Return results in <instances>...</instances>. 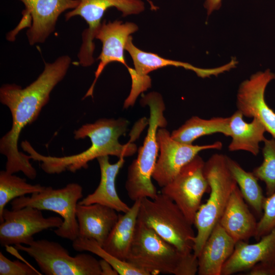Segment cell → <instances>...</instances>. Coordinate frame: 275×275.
Listing matches in <instances>:
<instances>
[{"label": "cell", "instance_id": "obj_24", "mask_svg": "<svg viewBox=\"0 0 275 275\" xmlns=\"http://www.w3.org/2000/svg\"><path fill=\"white\" fill-rule=\"evenodd\" d=\"M229 121L230 117L204 119L193 116L173 130L171 134L174 140L187 144H193L196 140L202 136L216 133L230 136Z\"/></svg>", "mask_w": 275, "mask_h": 275}, {"label": "cell", "instance_id": "obj_10", "mask_svg": "<svg viewBox=\"0 0 275 275\" xmlns=\"http://www.w3.org/2000/svg\"><path fill=\"white\" fill-rule=\"evenodd\" d=\"M25 7L20 22L6 39L14 41L21 30L28 27L26 35L30 45L43 43L55 30L60 15L75 9L79 0H18Z\"/></svg>", "mask_w": 275, "mask_h": 275}, {"label": "cell", "instance_id": "obj_26", "mask_svg": "<svg viewBox=\"0 0 275 275\" xmlns=\"http://www.w3.org/2000/svg\"><path fill=\"white\" fill-rule=\"evenodd\" d=\"M45 186L39 184L33 185L24 178L11 174L6 170L0 172V222L6 205L13 200L27 194L41 191Z\"/></svg>", "mask_w": 275, "mask_h": 275}, {"label": "cell", "instance_id": "obj_21", "mask_svg": "<svg viewBox=\"0 0 275 275\" xmlns=\"http://www.w3.org/2000/svg\"><path fill=\"white\" fill-rule=\"evenodd\" d=\"M100 170L99 184L93 193L80 200L79 204H100L116 210L118 212H127L130 207L122 201L117 193L115 182L120 170L123 167L124 158H119L115 163H111L108 156L97 158Z\"/></svg>", "mask_w": 275, "mask_h": 275}, {"label": "cell", "instance_id": "obj_32", "mask_svg": "<svg viewBox=\"0 0 275 275\" xmlns=\"http://www.w3.org/2000/svg\"><path fill=\"white\" fill-rule=\"evenodd\" d=\"M102 275H118V272L107 262L101 259L100 260Z\"/></svg>", "mask_w": 275, "mask_h": 275}, {"label": "cell", "instance_id": "obj_25", "mask_svg": "<svg viewBox=\"0 0 275 275\" xmlns=\"http://www.w3.org/2000/svg\"><path fill=\"white\" fill-rule=\"evenodd\" d=\"M228 168L235 180L244 200L258 214L263 213L264 197L258 179L236 161L227 156Z\"/></svg>", "mask_w": 275, "mask_h": 275}, {"label": "cell", "instance_id": "obj_29", "mask_svg": "<svg viewBox=\"0 0 275 275\" xmlns=\"http://www.w3.org/2000/svg\"><path fill=\"white\" fill-rule=\"evenodd\" d=\"M275 228V192L265 198L262 215L258 222L255 239L258 241Z\"/></svg>", "mask_w": 275, "mask_h": 275}, {"label": "cell", "instance_id": "obj_12", "mask_svg": "<svg viewBox=\"0 0 275 275\" xmlns=\"http://www.w3.org/2000/svg\"><path fill=\"white\" fill-rule=\"evenodd\" d=\"M205 162L197 155L161 187L160 192L175 203L193 225L204 194L210 190L204 171Z\"/></svg>", "mask_w": 275, "mask_h": 275}, {"label": "cell", "instance_id": "obj_4", "mask_svg": "<svg viewBox=\"0 0 275 275\" xmlns=\"http://www.w3.org/2000/svg\"><path fill=\"white\" fill-rule=\"evenodd\" d=\"M141 102L149 106L150 117L143 144L138 149L136 158L128 168L125 187L128 197L133 202L144 198L153 199L158 194L151 180L159 151L157 132L159 128L167 125L163 115L165 104L160 94L151 92L143 96Z\"/></svg>", "mask_w": 275, "mask_h": 275}, {"label": "cell", "instance_id": "obj_20", "mask_svg": "<svg viewBox=\"0 0 275 275\" xmlns=\"http://www.w3.org/2000/svg\"><path fill=\"white\" fill-rule=\"evenodd\" d=\"M236 242L219 223L213 229L198 257L199 275H222L224 264L233 253Z\"/></svg>", "mask_w": 275, "mask_h": 275}, {"label": "cell", "instance_id": "obj_1", "mask_svg": "<svg viewBox=\"0 0 275 275\" xmlns=\"http://www.w3.org/2000/svg\"><path fill=\"white\" fill-rule=\"evenodd\" d=\"M71 63L68 55L60 56L52 63L44 62V68L37 78L25 88L6 84L0 88V101L11 114V129L0 140V152L7 158L6 171L11 174L22 172L34 179L37 171L31 163L29 155L18 150L21 131L38 117L48 103L52 90L65 76Z\"/></svg>", "mask_w": 275, "mask_h": 275}, {"label": "cell", "instance_id": "obj_27", "mask_svg": "<svg viewBox=\"0 0 275 275\" xmlns=\"http://www.w3.org/2000/svg\"><path fill=\"white\" fill-rule=\"evenodd\" d=\"M72 246L76 251L91 252L109 264L120 275H148L144 270L127 261H122L106 252L95 240L78 237L72 241Z\"/></svg>", "mask_w": 275, "mask_h": 275}, {"label": "cell", "instance_id": "obj_9", "mask_svg": "<svg viewBox=\"0 0 275 275\" xmlns=\"http://www.w3.org/2000/svg\"><path fill=\"white\" fill-rule=\"evenodd\" d=\"M112 7L116 8L124 17L139 14L145 9L142 0H79L78 5L65 15L66 21L79 16L88 25L82 33V43L77 54L78 63L82 67H89L95 62L93 40L101 26L105 12Z\"/></svg>", "mask_w": 275, "mask_h": 275}, {"label": "cell", "instance_id": "obj_5", "mask_svg": "<svg viewBox=\"0 0 275 275\" xmlns=\"http://www.w3.org/2000/svg\"><path fill=\"white\" fill-rule=\"evenodd\" d=\"M204 174L210 187L206 202L201 204L194 221L197 233L193 253L199 256L205 242L224 212L231 194L237 185L227 164V156L214 154L205 162Z\"/></svg>", "mask_w": 275, "mask_h": 275}, {"label": "cell", "instance_id": "obj_23", "mask_svg": "<svg viewBox=\"0 0 275 275\" xmlns=\"http://www.w3.org/2000/svg\"><path fill=\"white\" fill-rule=\"evenodd\" d=\"M243 117L238 110L230 117V136L232 140L228 149L230 151H245L257 156L259 152L260 143L266 139L265 128L257 119L253 118L252 122L247 123Z\"/></svg>", "mask_w": 275, "mask_h": 275}, {"label": "cell", "instance_id": "obj_31", "mask_svg": "<svg viewBox=\"0 0 275 275\" xmlns=\"http://www.w3.org/2000/svg\"><path fill=\"white\" fill-rule=\"evenodd\" d=\"M222 5V0H206L204 7L207 10L208 15H209L214 10H218Z\"/></svg>", "mask_w": 275, "mask_h": 275}, {"label": "cell", "instance_id": "obj_28", "mask_svg": "<svg viewBox=\"0 0 275 275\" xmlns=\"http://www.w3.org/2000/svg\"><path fill=\"white\" fill-rule=\"evenodd\" d=\"M263 142L262 163L252 172L265 183L266 196H269L275 192V140L266 139Z\"/></svg>", "mask_w": 275, "mask_h": 275}, {"label": "cell", "instance_id": "obj_6", "mask_svg": "<svg viewBox=\"0 0 275 275\" xmlns=\"http://www.w3.org/2000/svg\"><path fill=\"white\" fill-rule=\"evenodd\" d=\"M138 219L181 252L193 253L196 236L193 225L165 195L160 193L153 199H141Z\"/></svg>", "mask_w": 275, "mask_h": 275}, {"label": "cell", "instance_id": "obj_3", "mask_svg": "<svg viewBox=\"0 0 275 275\" xmlns=\"http://www.w3.org/2000/svg\"><path fill=\"white\" fill-rule=\"evenodd\" d=\"M126 261L148 275H195L198 272V258L193 253L181 252L138 219Z\"/></svg>", "mask_w": 275, "mask_h": 275}, {"label": "cell", "instance_id": "obj_33", "mask_svg": "<svg viewBox=\"0 0 275 275\" xmlns=\"http://www.w3.org/2000/svg\"><path fill=\"white\" fill-rule=\"evenodd\" d=\"M266 275H275V264L267 269Z\"/></svg>", "mask_w": 275, "mask_h": 275}, {"label": "cell", "instance_id": "obj_14", "mask_svg": "<svg viewBox=\"0 0 275 275\" xmlns=\"http://www.w3.org/2000/svg\"><path fill=\"white\" fill-rule=\"evenodd\" d=\"M157 141L159 155L157 158L152 178L162 187L170 182L181 169L205 150H220L222 143L215 142L205 145H194L174 140L164 127L159 128Z\"/></svg>", "mask_w": 275, "mask_h": 275}, {"label": "cell", "instance_id": "obj_19", "mask_svg": "<svg viewBox=\"0 0 275 275\" xmlns=\"http://www.w3.org/2000/svg\"><path fill=\"white\" fill-rule=\"evenodd\" d=\"M108 206L94 203L81 205L76 208L79 236L92 239L101 246L117 223L119 214Z\"/></svg>", "mask_w": 275, "mask_h": 275}, {"label": "cell", "instance_id": "obj_7", "mask_svg": "<svg viewBox=\"0 0 275 275\" xmlns=\"http://www.w3.org/2000/svg\"><path fill=\"white\" fill-rule=\"evenodd\" d=\"M83 197L82 187L77 183H70L65 187L53 189L45 186L41 191L31 196H23L11 201L12 209L26 206L58 213L63 220L62 225L54 230L59 237L73 241L79 236L76 208Z\"/></svg>", "mask_w": 275, "mask_h": 275}, {"label": "cell", "instance_id": "obj_22", "mask_svg": "<svg viewBox=\"0 0 275 275\" xmlns=\"http://www.w3.org/2000/svg\"><path fill=\"white\" fill-rule=\"evenodd\" d=\"M140 200L134 202L130 209L119 214L102 248L116 258L126 261L133 241L137 223Z\"/></svg>", "mask_w": 275, "mask_h": 275}, {"label": "cell", "instance_id": "obj_15", "mask_svg": "<svg viewBox=\"0 0 275 275\" xmlns=\"http://www.w3.org/2000/svg\"><path fill=\"white\" fill-rule=\"evenodd\" d=\"M274 79L275 74L267 69L242 81L237 94L236 106L243 116L259 120L275 140V112L265 100L266 87Z\"/></svg>", "mask_w": 275, "mask_h": 275}, {"label": "cell", "instance_id": "obj_17", "mask_svg": "<svg viewBox=\"0 0 275 275\" xmlns=\"http://www.w3.org/2000/svg\"><path fill=\"white\" fill-rule=\"evenodd\" d=\"M257 264L262 275L275 264V228L256 243L236 242L233 253L224 265L222 275L248 271Z\"/></svg>", "mask_w": 275, "mask_h": 275}, {"label": "cell", "instance_id": "obj_13", "mask_svg": "<svg viewBox=\"0 0 275 275\" xmlns=\"http://www.w3.org/2000/svg\"><path fill=\"white\" fill-rule=\"evenodd\" d=\"M41 211L30 206L12 210L5 208L0 224L1 245H28L34 240V235L62 225L63 220L60 217H45Z\"/></svg>", "mask_w": 275, "mask_h": 275}, {"label": "cell", "instance_id": "obj_16", "mask_svg": "<svg viewBox=\"0 0 275 275\" xmlns=\"http://www.w3.org/2000/svg\"><path fill=\"white\" fill-rule=\"evenodd\" d=\"M138 25L133 22L123 23L122 21L115 20L106 22L104 20L95 36L102 44L101 52L97 60L100 62L95 72V78L89 90L82 98L92 96L95 84L107 65L113 62L122 64L127 69L130 76L135 73V70L129 67L124 57L125 44L130 35L138 30Z\"/></svg>", "mask_w": 275, "mask_h": 275}, {"label": "cell", "instance_id": "obj_2", "mask_svg": "<svg viewBox=\"0 0 275 275\" xmlns=\"http://www.w3.org/2000/svg\"><path fill=\"white\" fill-rule=\"evenodd\" d=\"M128 121L122 118L117 119L102 118L93 123L82 125L74 131L76 140L89 138L91 145L83 152L63 157L45 156L39 153L27 141L21 143V147L31 159L41 162L42 170L48 174H60L66 171L75 173L81 169H87L88 162L99 157L113 155L119 158L133 155L137 151L133 143L134 136L125 144L119 141L124 135Z\"/></svg>", "mask_w": 275, "mask_h": 275}, {"label": "cell", "instance_id": "obj_30", "mask_svg": "<svg viewBox=\"0 0 275 275\" xmlns=\"http://www.w3.org/2000/svg\"><path fill=\"white\" fill-rule=\"evenodd\" d=\"M32 266L19 260L12 261L0 252V275H40Z\"/></svg>", "mask_w": 275, "mask_h": 275}, {"label": "cell", "instance_id": "obj_8", "mask_svg": "<svg viewBox=\"0 0 275 275\" xmlns=\"http://www.w3.org/2000/svg\"><path fill=\"white\" fill-rule=\"evenodd\" d=\"M14 246L33 258L45 275H102L100 260L86 253L71 256L67 249L54 241L34 240L27 246Z\"/></svg>", "mask_w": 275, "mask_h": 275}, {"label": "cell", "instance_id": "obj_11", "mask_svg": "<svg viewBox=\"0 0 275 275\" xmlns=\"http://www.w3.org/2000/svg\"><path fill=\"white\" fill-rule=\"evenodd\" d=\"M125 48L132 58L135 72L131 78L130 93L125 102L128 106L132 105L139 95L151 87V79L148 74L154 70L170 66L180 67L192 70L198 76L205 78L229 71L237 64L236 61L232 59L228 64L215 68H198L188 63L165 59L157 54L141 50L133 44L131 36L127 39Z\"/></svg>", "mask_w": 275, "mask_h": 275}, {"label": "cell", "instance_id": "obj_18", "mask_svg": "<svg viewBox=\"0 0 275 275\" xmlns=\"http://www.w3.org/2000/svg\"><path fill=\"white\" fill-rule=\"evenodd\" d=\"M219 224L236 243L256 235L258 222L250 211L237 185L233 189Z\"/></svg>", "mask_w": 275, "mask_h": 275}]
</instances>
